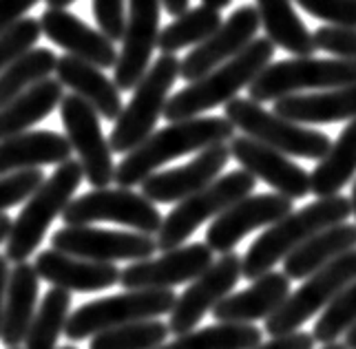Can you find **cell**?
<instances>
[{
  "label": "cell",
  "mask_w": 356,
  "mask_h": 349,
  "mask_svg": "<svg viewBox=\"0 0 356 349\" xmlns=\"http://www.w3.org/2000/svg\"><path fill=\"white\" fill-rule=\"evenodd\" d=\"M232 137L235 127L226 117H191L173 122L124 155L115 166V184L120 188H133L168 161L181 155L202 153L217 144H228Z\"/></svg>",
  "instance_id": "6da1fadb"
},
{
  "label": "cell",
  "mask_w": 356,
  "mask_h": 349,
  "mask_svg": "<svg viewBox=\"0 0 356 349\" xmlns=\"http://www.w3.org/2000/svg\"><path fill=\"white\" fill-rule=\"evenodd\" d=\"M352 215V202L343 195L321 197L301 210H292L288 217L273 223L259 239H257L241 259L243 279L257 281L264 274L273 272L277 263H284L314 234L323 232L339 223H346Z\"/></svg>",
  "instance_id": "7a4b0ae2"
},
{
  "label": "cell",
  "mask_w": 356,
  "mask_h": 349,
  "mask_svg": "<svg viewBox=\"0 0 356 349\" xmlns=\"http://www.w3.org/2000/svg\"><path fill=\"white\" fill-rule=\"evenodd\" d=\"M273 56H275L273 40L254 38L230 62L217 67L211 73H206L204 78L191 82L173 97H168L164 117L173 124L181 120L200 117L206 111L232 102L241 89L250 86L268 65H273Z\"/></svg>",
  "instance_id": "3957f363"
},
{
  "label": "cell",
  "mask_w": 356,
  "mask_h": 349,
  "mask_svg": "<svg viewBox=\"0 0 356 349\" xmlns=\"http://www.w3.org/2000/svg\"><path fill=\"white\" fill-rule=\"evenodd\" d=\"M84 179V170L78 159H69L56 166L44 184L24 202L20 215L14 219L9 239L5 243V257L11 263H24L42 243L54 219L63 217L73 195Z\"/></svg>",
  "instance_id": "277c9868"
},
{
  "label": "cell",
  "mask_w": 356,
  "mask_h": 349,
  "mask_svg": "<svg viewBox=\"0 0 356 349\" xmlns=\"http://www.w3.org/2000/svg\"><path fill=\"white\" fill-rule=\"evenodd\" d=\"M181 60L175 54H162L142 82L135 86L131 102L122 108L115 127L111 131V151L118 155H129L142 142H146L155 133L157 120L164 115L168 104V93L179 78Z\"/></svg>",
  "instance_id": "5b68a950"
},
{
  "label": "cell",
  "mask_w": 356,
  "mask_h": 349,
  "mask_svg": "<svg viewBox=\"0 0 356 349\" xmlns=\"http://www.w3.org/2000/svg\"><path fill=\"white\" fill-rule=\"evenodd\" d=\"M356 84V60L292 58L268 65L248 86L254 102H277L301 91H327Z\"/></svg>",
  "instance_id": "8992f818"
},
{
  "label": "cell",
  "mask_w": 356,
  "mask_h": 349,
  "mask_svg": "<svg viewBox=\"0 0 356 349\" xmlns=\"http://www.w3.org/2000/svg\"><path fill=\"white\" fill-rule=\"evenodd\" d=\"M224 117L243 135L288 157L323 159L332 146V140L325 133L281 117L275 111L264 108L250 97H235L232 102H228Z\"/></svg>",
  "instance_id": "52a82bcc"
},
{
  "label": "cell",
  "mask_w": 356,
  "mask_h": 349,
  "mask_svg": "<svg viewBox=\"0 0 356 349\" xmlns=\"http://www.w3.org/2000/svg\"><path fill=\"white\" fill-rule=\"evenodd\" d=\"M257 179L248 170H232L222 177H217L204 190L184 199L164 217V223L155 234L157 247L162 252L175 250L181 243H186L188 236L197 230L208 219H217L219 215L241 202L243 197L252 195Z\"/></svg>",
  "instance_id": "ba28073f"
},
{
  "label": "cell",
  "mask_w": 356,
  "mask_h": 349,
  "mask_svg": "<svg viewBox=\"0 0 356 349\" xmlns=\"http://www.w3.org/2000/svg\"><path fill=\"white\" fill-rule=\"evenodd\" d=\"M177 294L173 290H127L115 296H104L84 303L69 316L65 336L69 341H84L138 320H151L170 314Z\"/></svg>",
  "instance_id": "9c48e42d"
},
{
  "label": "cell",
  "mask_w": 356,
  "mask_h": 349,
  "mask_svg": "<svg viewBox=\"0 0 356 349\" xmlns=\"http://www.w3.org/2000/svg\"><path fill=\"white\" fill-rule=\"evenodd\" d=\"M65 226H91V223L111 221L127 226L133 232L157 234L164 217L151 199L131 188H95L76 197L63 213Z\"/></svg>",
  "instance_id": "30bf717a"
},
{
  "label": "cell",
  "mask_w": 356,
  "mask_h": 349,
  "mask_svg": "<svg viewBox=\"0 0 356 349\" xmlns=\"http://www.w3.org/2000/svg\"><path fill=\"white\" fill-rule=\"evenodd\" d=\"M356 281V250L339 257L323 270L314 272L312 277L297 292H292L286 303L281 305L273 316L266 318V332L273 336H284L297 332L305 320L318 311L327 309L334 298Z\"/></svg>",
  "instance_id": "8fae6325"
},
{
  "label": "cell",
  "mask_w": 356,
  "mask_h": 349,
  "mask_svg": "<svg viewBox=\"0 0 356 349\" xmlns=\"http://www.w3.org/2000/svg\"><path fill=\"white\" fill-rule=\"evenodd\" d=\"M67 140L82 164L84 179L93 188H108L115 181V164L111 144L100 127V113L76 93H69L60 102Z\"/></svg>",
  "instance_id": "7c38bea8"
},
{
  "label": "cell",
  "mask_w": 356,
  "mask_h": 349,
  "mask_svg": "<svg viewBox=\"0 0 356 349\" xmlns=\"http://www.w3.org/2000/svg\"><path fill=\"white\" fill-rule=\"evenodd\" d=\"M51 247L87 261H146L157 250V239L151 234L129 230H104L95 226H65L51 234Z\"/></svg>",
  "instance_id": "4fadbf2b"
},
{
  "label": "cell",
  "mask_w": 356,
  "mask_h": 349,
  "mask_svg": "<svg viewBox=\"0 0 356 349\" xmlns=\"http://www.w3.org/2000/svg\"><path fill=\"white\" fill-rule=\"evenodd\" d=\"M241 279V257H237L235 252L219 257L202 277H197L184 290L181 296H177L168 320L170 334L181 336L193 332L208 311H213L235 290V285Z\"/></svg>",
  "instance_id": "5bb4252c"
},
{
  "label": "cell",
  "mask_w": 356,
  "mask_h": 349,
  "mask_svg": "<svg viewBox=\"0 0 356 349\" xmlns=\"http://www.w3.org/2000/svg\"><path fill=\"white\" fill-rule=\"evenodd\" d=\"M261 27L259 11L254 5H241L222 22L211 38L197 44L181 60L179 78L188 84L204 78L206 73L226 65L235 56H239L254 38Z\"/></svg>",
  "instance_id": "9a60e30c"
},
{
  "label": "cell",
  "mask_w": 356,
  "mask_h": 349,
  "mask_svg": "<svg viewBox=\"0 0 356 349\" xmlns=\"http://www.w3.org/2000/svg\"><path fill=\"white\" fill-rule=\"evenodd\" d=\"M208 243H186L157 259L135 261L122 270L120 283L124 290H170L195 281L215 263Z\"/></svg>",
  "instance_id": "2e32d148"
},
{
  "label": "cell",
  "mask_w": 356,
  "mask_h": 349,
  "mask_svg": "<svg viewBox=\"0 0 356 349\" xmlns=\"http://www.w3.org/2000/svg\"><path fill=\"white\" fill-rule=\"evenodd\" d=\"M292 199L277 193L248 195L235 206L224 210L217 219H213L206 232V243L213 252L228 254L235 252L237 243L245 234L259 228H270L292 213Z\"/></svg>",
  "instance_id": "e0dca14e"
},
{
  "label": "cell",
  "mask_w": 356,
  "mask_h": 349,
  "mask_svg": "<svg viewBox=\"0 0 356 349\" xmlns=\"http://www.w3.org/2000/svg\"><path fill=\"white\" fill-rule=\"evenodd\" d=\"M159 11L162 0H129L127 31L113 69L120 91H135L151 69L149 62L159 40Z\"/></svg>",
  "instance_id": "ac0fdd59"
},
{
  "label": "cell",
  "mask_w": 356,
  "mask_h": 349,
  "mask_svg": "<svg viewBox=\"0 0 356 349\" xmlns=\"http://www.w3.org/2000/svg\"><path fill=\"white\" fill-rule=\"evenodd\" d=\"M230 146L217 144L197 153L193 161L177 168L153 172L149 179L142 181V195L153 204H179L184 199L211 186L230 159Z\"/></svg>",
  "instance_id": "d6986e66"
},
{
  "label": "cell",
  "mask_w": 356,
  "mask_h": 349,
  "mask_svg": "<svg viewBox=\"0 0 356 349\" xmlns=\"http://www.w3.org/2000/svg\"><path fill=\"white\" fill-rule=\"evenodd\" d=\"M230 155L239 161L243 170H248L254 179L266 181L270 188H275L277 195H284L288 199H303L310 190V174L299 164L270 148L261 142L252 140L248 135L232 137L228 142Z\"/></svg>",
  "instance_id": "ffe728a7"
},
{
  "label": "cell",
  "mask_w": 356,
  "mask_h": 349,
  "mask_svg": "<svg viewBox=\"0 0 356 349\" xmlns=\"http://www.w3.org/2000/svg\"><path fill=\"white\" fill-rule=\"evenodd\" d=\"M40 24L47 38L65 49L69 56L91 62L100 69H115L120 54L115 51L113 40H108L102 31L89 27L76 14H69L67 9H47Z\"/></svg>",
  "instance_id": "44dd1931"
},
{
  "label": "cell",
  "mask_w": 356,
  "mask_h": 349,
  "mask_svg": "<svg viewBox=\"0 0 356 349\" xmlns=\"http://www.w3.org/2000/svg\"><path fill=\"white\" fill-rule=\"evenodd\" d=\"M38 277L54 288L67 292H100L113 288L120 283L122 270L115 263L102 261H87L80 257H71L60 250H42L33 261Z\"/></svg>",
  "instance_id": "7402d4cb"
},
{
  "label": "cell",
  "mask_w": 356,
  "mask_h": 349,
  "mask_svg": "<svg viewBox=\"0 0 356 349\" xmlns=\"http://www.w3.org/2000/svg\"><path fill=\"white\" fill-rule=\"evenodd\" d=\"M290 296V279L284 272H268L250 288L237 294H228L222 303L213 309L217 323H248L270 318L286 303Z\"/></svg>",
  "instance_id": "603a6c76"
},
{
  "label": "cell",
  "mask_w": 356,
  "mask_h": 349,
  "mask_svg": "<svg viewBox=\"0 0 356 349\" xmlns=\"http://www.w3.org/2000/svg\"><path fill=\"white\" fill-rule=\"evenodd\" d=\"M73 148L67 135L54 131H27L0 142V177L47 164H65L71 159Z\"/></svg>",
  "instance_id": "cb8c5ba5"
},
{
  "label": "cell",
  "mask_w": 356,
  "mask_h": 349,
  "mask_svg": "<svg viewBox=\"0 0 356 349\" xmlns=\"http://www.w3.org/2000/svg\"><path fill=\"white\" fill-rule=\"evenodd\" d=\"M56 76L60 84L71 89L76 95H80L84 102H89L100 117L115 122L122 113V97L115 80L106 78L100 67L84 62L76 56H60Z\"/></svg>",
  "instance_id": "d4e9b609"
},
{
  "label": "cell",
  "mask_w": 356,
  "mask_h": 349,
  "mask_svg": "<svg viewBox=\"0 0 356 349\" xmlns=\"http://www.w3.org/2000/svg\"><path fill=\"white\" fill-rule=\"evenodd\" d=\"M40 277L33 263L24 261L11 268V277L7 285V301H5V318L0 341L5 347H22L31 330V323L38 311V292Z\"/></svg>",
  "instance_id": "484cf974"
},
{
  "label": "cell",
  "mask_w": 356,
  "mask_h": 349,
  "mask_svg": "<svg viewBox=\"0 0 356 349\" xmlns=\"http://www.w3.org/2000/svg\"><path fill=\"white\" fill-rule=\"evenodd\" d=\"M275 113L290 122L308 124H332L356 120V84L327 89L318 93L288 95L275 102Z\"/></svg>",
  "instance_id": "4316f807"
},
{
  "label": "cell",
  "mask_w": 356,
  "mask_h": 349,
  "mask_svg": "<svg viewBox=\"0 0 356 349\" xmlns=\"http://www.w3.org/2000/svg\"><path fill=\"white\" fill-rule=\"evenodd\" d=\"M356 250V226L350 223H339L323 232L314 234L303 245H299L292 254L284 261V274L294 279H308L314 272L323 270L339 257Z\"/></svg>",
  "instance_id": "83f0119b"
},
{
  "label": "cell",
  "mask_w": 356,
  "mask_h": 349,
  "mask_svg": "<svg viewBox=\"0 0 356 349\" xmlns=\"http://www.w3.org/2000/svg\"><path fill=\"white\" fill-rule=\"evenodd\" d=\"M65 86L56 78H47L33 89L0 108V142L27 133L31 127L49 117L65 97Z\"/></svg>",
  "instance_id": "f1b7e54d"
},
{
  "label": "cell",
  "mask_w": 356,
  "mask_h": 349,
  "mask_svg": "<svg viewBox=\"0 0 356 349\" xmlns=\"http://www.w3.org/2000/svg\"><path fill=\"white\" fill-rule=\"evenodd\" d=\"M261 27L266 29V38L275 42V47L286 49L288 54L297 58L314 56L316 42L314 33L308 31L303 20L297 16L292 0H257Z\"/></svg>",
  "instance_id": "f546056e"
},
{
  "label": "cell",
  "mask_w": 356,
  "mask_h": 349,
  "mask_svg": "<svg viewBox=\"0 0 356 349\" xmlns=\"http://www.w3.org/2000/svg\"><path fill=\"white\" fill-rule=\"evenodd\" d=\"M356 174V120L341 131L323 159L310 172V190L321 197H334Z\"/></svg>",
  "instance_id": "4dcf8cb0"
},
{
  "label": "cell",
  "mask_w": 356,
  "mask_h": 349,
  "mask_svg": "<svg viewBox=\"0 0 356 349\" xmlns=\"http://www.w3.org/2000/svg\"><path fill=\"white\" fill-rule=\"evenodd\" d=\"M58 56L47 47H35L0 73V108L33 89L56 73Z\"/></svg>",
  "instance_id": "1f68e13d"
},
{
  "label": "cell",
  "mask_w": 356,
  "mask_h": 349,
  "mask_svg": "<svg viewBox=\"0 0 356 349\" xmlns=\"http://www.w3.org/2000/svg\"><path fill=\"white\" fill-rule=\"evenodd\" d=\"M261 345V330L248 323H215L181 334L157 349H254Z\"/></svg>",
  "instance_id": "d6a6232c"
},
{
  "label": "cell",
  "mask_w": 356,
  "mask_h": 349,
  "mask_svg": "<svg viewBox=\"0 0 356 349\" xmlns=\"http://www.w3.org/2000/svg\"><path fill=\"white\" fill-rule=\"evenodd\" d=\"M222 14L206 5L193 7L159 31L157 49L162 54H177L179 49L191 44H202L222 27Z\"/></svg>",
  "instance_id": "836d02e7"
},
{
  "label": "cell",
  "mask_w": 356,
  "mask_h": 349,
  "mask_svg": "<svg viewBox=\"0 0 356 349\" xmlns=\"http://www.w3.org/2000/svg\"><path fill=\"white\" fill-rule=\"evenodd\" d=\"M71 292L51 288L38 305L24 349H58V339L65 334L71 316Z\"/></svg>",
  "instance_id": "e575fe53"
},
{
  "label": "cell",
  "mask_w": 356,
  "mask_h": 349,
  "mask_svg": "<svg viewBox=\"0 0 356 349\" xmlns=\"http://www.w3.org/2000/svg\"><path fill=\"white\" fill-rule=\"evenodd\" d=\"M168 334L170 330L162 320H138L93 336L89 349H157L166 343Z\"/></svg>",
  "instance_id": "d590c367"
},
{
  "label": "cell",
  "mask_w": 356,
  "mask_h": 349,
  "mask_svg": "<svg viewBox=\"0 0 356 349\" xmlns=\"http://www.w3.org/2000/svg\"><path fill=\"white\" fill-rule=\"evenodd\" d=\"M354 323H356V281L350 283L348 288L334 298L332 305L323 309V314L314 323L312 336L323 345L337 343L341 336L348 334V330Z\"/></svg>",
  "instance_id": "8d00e7d4"
},
{
  "label": "cell",
  "mask_w": 356,
  "mask_h": 349,
  "mask_svg": "<svg viewBox=\"0 0 356 349\" xmlns=\"http://www.w3.org/2000/svg\"><path fill=\"white\" fill-rule=\"evenodd\" d=\"M42 24L40 18H22L14 27L0 33V73L9 65H14L18 58L35 49V42L40 40Z\"/></svg>",
  "instance_id": "74e56055"
},
{
  "label": "cell",
  "mask_w": 356,
  "mask_h": 349,
  "mask_svg": "<svg viewBox=\"0 0 356 349\" xmlns=\"http://www.w3.org/2000/svg\"><path fill=\"white\" fill-rule=\"evenodd\" d=\"M44 172L40 168L20 170L7 177H0V215H5L9 208L24 204L27 199L44 184Z\"/></svg>",
  "instance_id": "f35d334b"
},
{
  "label": "cell",
  "mask_w": 356,
  "mask_h": 349,
  "mask_svg": "<svg viewBox=\"0 0 356 349\" xmlns=\"http://www.w3.org/2000/svg\"><path fill=\"white\" fill-rule=\"evenodd\" d=\"M305 14L323 20L327 27L356 29V0H294Z\"/></svg>",
  "instance_id": "ab89813d"
},
{
  "label": "cell",
  "mask_w": 356,
  "mask_h": 349,
  "mask_svg": "<svg viewBox=\"0 0 356 349\" xmlns=\"http://www.w3.org/2000/svg\"><path fill=\"white\" fill-rule=\"evenodd\" d=\"M127 0H93V18L108 40H124Z\"/></svg>",
  "instance_id": "60d3db41"
},
{
  "label": "cell",
  "mask_w": 356,
  "mask_h": 349,
  "mask_svg": "<svg viewBox=\"0 0 356 349\" xmlns=\"http://www.w3.org/2000/svg\"><path fill=\"white\" fill-rule=\"evenodd\" d=\"M316 49L337 56L343 60H356V29H343V27H321L314 31Z\"/></svg>",
  "instance_id": "b9f144b4"
},
{
  "label": "cell",
  "mask_w": 356,
  "mask_h": 349,
  "mask_svg": "<svg viewBox=\"0 0 356 349\" xmlns=\"http://www.w3.org/2000/svg\"><path fill=\"white\" fill-rule=\"evenodd\" d=\"M316 339L310 332H290L284 336H273L268 343L257 345L254 349H314Z\"/></svg>",
  "instance_id": "7bdbcfd3"
},
{
  "label": "cell",
  "mask_w": 356,
  "mask_h": 349,
  "mask_svg": "<svg viewBox=\"0 0 356 349\" xmlns=\"http://www.w3.org/2000/svg\"><path fill=\"white\" fill-rule=\"evenodd\" d=\"M38 0H0V33L14 27Z\"/></svg>",
  "instance_id": "ee69618b"
},
{
  "label": "cell",
  "mask_w": 356,
  "mask_h": 349,
  "mask_svg": "<svg viewBox=\"0 0 356 349\" xmlns=\"http://www.w3.org/2000/svg\"><path fill=\"white\" fill-rule=\"evenodd\" d=\"M11 277L9 259L0 254V334H3V318H5V301H7V285Z\"/></svg>",
  "instance_id": "f6af8a7d"
},
{
  "label": "cell",
  "mask_w": 356,
  "mask_h": 349,
  "mask_svg": "<svg viewBox=\"0 0 356 349\" xmlns=\"http://www.w3.org/2000/svg\"><path fill=\"white\" fill-rule=\"evenodd\" d=\"M188 3H191V0H162V7L173 18H179L181 14H186V11H188Z\"/></svg>",
  "instance_id": "bcb514c9"
},
{
  "label": "cell",
  "mask_w": 356,
  "mask_h": 349,
  "mask_svg": "<svg viewBox=\"0 0 356 349\" xmlns=\"http://www.w3.org/2000/svg\"><path fill=\"white\" fill-rule=\"evenodd\" d=\"M11 226H14V221H11L7 215H0V245L7 243L9 232H11Z\"/></svg>",
  "instance_id": "7dc6e473"
},
{
  "label": "cell",
  "mask_w": 356,
  "mask_h": 349,
  "mask_svg": "<svg viewBox=\"0 0 356 349\" xmlns=\"http://www.w3.org/2000/svg\"><path fill=\"white\" fill-rule=\"evenodd\" d=\"M202 3L206 5V7H211V9H215V11H222V9H226L232 0H202Z\"/></svg>",
  "instance_id": "c3c4849f"
},
{
  "label": "cell",
  "mask_w": 356,
  "mask_h": 349,
  "mask_svg": "<svg viewBox=\"0 0 356 349\" xmlns=\"http://www.w3.org/2000/svg\"><path fill=\"white\" fill-rule=\"evenodd\" d=\"M346 347L348 349H356V323H354V325L346 334Z\"/></svg>",
  "instance_id": "681fc988"
},
{
  "label": "cell",
  "mask_w": 356,
  "mask_h": 349,
  "mask_svg": "<svg viewBox=\"0 0 356 349\" xmlns=\"http://www.w3.org/2000/svg\"><path fill=\"white\" fill-rule=\"evenodd\" d=\"M73 3H76V0H47L49 9H65V7H69Z\"/></svg>",
  "instance_id": "f907efd6"
},
{
  "label": "cell",
  "mask_w": 356,
  "mask_h": 349,
  "mask_svg": "<svg viewBox=\"0 0 356 349\" xmlns=\"http://www.w3.org/2000/svg\"><path fill=\"white\" fill-rule=\"evenodd\" d=\"M350 202H352V215L356 217V181L352 186V197H350Z\"/></svg>",
  "instance_id": "816d5d0a"
},
{
  "label": "cell",
  "mask_w": 356,
  "mask_h": 349,
  "mask_svg": "<svg viewBox=\"0 0 356 349\" xmlns=\"http://www.w3.org/2000/svg\"><path fill=\"white\" fill-rule=\"evenodd\" d=\"M323 349H348V347H346V343H339V341H337V343H327V345H323Z\"/></svg>",
  "instance_id": "f5cc1de1"
},
{
  "label": "cell",
  "mask_w": 356,
  "mask_h": 349,
  "mask_svg": "<svg viewBox=\"0 0 356 349\" xmlns=\"http://www.w3.org/2000/svg\"><path fill=\"white\" fill-rule=\"evenodd\" d=\"M58 349H78V347H73V345H67V347H58Z\"/></svg>",
  "instance_id": "db71d44e"
},
{
  "label": "cell",
  "mask_w": 356,
  "mask_h": 349,
  "mask_svg": "<svg viewBox=\"0 0 356 349\" xmlns=\"http://www.w3.org/2000/svg\"><path fill=\"white\" fill-rule=\"evenodd\" d=\"M7 349H22V347H7Z\"/></svg>",
  "instance_id": "11a10c76"
}]
</instances>
